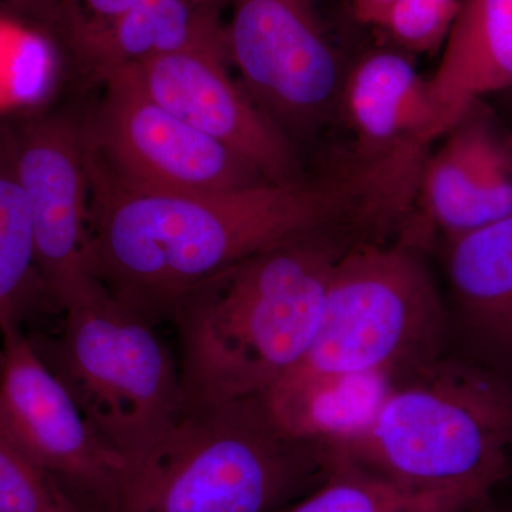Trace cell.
<instances>
[{
  "label": "cell",
  "mask_w": 512,
  "mask_h": 512,
  "mask_svg": "<svg viewBox=\"0 0 512 512\" xmlns=\"http://www.w3.org/2000/svg\"><path fill=\"white\" fill-rule=\"evenodd\" d=\"M461 0H394L380 28L414 53L433 52L446 42Z\"/></svg>",
  "instance_id": "obj_21"
},
{
  "label": "cell",
  "mask_w": 512,
  "mask_h": 512,
  "mask_svg": "<svg viewBox=\"0 0 512 512\" xmlns=\"http://www.w3.org/2000/svg\"><path fill=\"white\" fill-rule=\"evenodd\" d=\"M332 447L326 480L311 494L278 512H470L493 497L497 481L419 485L396 480L356 463Z\"/></svg>",
  "instance_id": "obj_18"
},
{
  "label": "cell",
  "mask_w": 512,
  "mask_h": 512,
  "mask_svg": "<svg viewBox=\"0 0 512 512\" xmlns=\"http://www.w3.org/2000/svg\"><path fill=\"white\" fill-rule=\"evenodd\" d=\"M424 161L419 188L424 229L450 241L512 212V136L473 104Z\"/></svg>",
  "instance_id": "obj_12"
},
{
  "label": "cell",
  "mask_w": 512,
  "mask_h": 512,
  "mask_svg": "<svg viewBox=\"0 0 512 512\" xmlns=\"http://www.w3.org/2000/svg\"><path fill=\"white\" fill-rule=\"evenodd\" d=\"M340 450L419 485L512 476V377L467 356H439L404 377L373 423Z\"/></svg>",
  "instance_id": "obj_4"
},
{
  "label": "cell",
  "mask_w": 512,
  "mask_h": 512,
  "mask_svg": "<svg viewBox=\"0 0 512 512\" xmlns=\"http://www.w3.org/2000/svg\"><path fill=\"white\" fill-rule=\"evenodd\" d=\"M444 333L446 315L421 247L402 237L362 239L336 262L311 348L282 377H406L443 355Z\"/></svg>",
  "instance_id": "obj_6"
},
{
  "label": "cell",
  "mask_w": 512,
  "mask_h": 512,
  "mask_svg": "<svg viewBox=\"0 0 512 512\" xmlns=\"http://www.w3.org/2000/svg\"><path fill=\"white\" fill-rule=\"evenodd\" d=\"M343 93L346 114L365 160L403 147H429L450 130L429 80L399 53L367 56L349 74Z\"/></svg>",
  "instance_id": "obj_15"
},
{
  "label": "cell",
  "mask_w": 512,
  "mask_h": 512,
  "mask_svg": "<svg viewBox=\"0 0 512 512\" xmlns=\"http://www.w3.org/2000/svg\"><path fill=\"white\" fill-rule=\"evenodd\" d=\"M470 512H512V508L504 504L495 503L493 497H490L487 501H484L483 504L478 505V507Z\"/></svg>",
  "instance_id": "obj_25"
},
{
  "label": "cell",
  "mask_w": 512,
  "mask_h": 512,
  "mask_svg": "<svg viewBox=\"0 0 512 512\" xmlns=\"http://www.w3.org/2000/svg\"><path fill=\"white\" fill-rule=\"evenodd\" d=\"M332 447L295 439L262 396L185 404L124 476L123 512H278L328 477Z\"/></svg>",
  "instance_id": "obj_3"
},
{
  "label": "cell",
  "mask_w": 512,
  "mask_h": 512,
  "mask_svg": "<svg viewBox=\"0 0 512 512\" xmlns=\"http://www.w3.org/2000/svg\"><path fill=\"white\" fill-rule=\"evenodd\" d=\"M16 160L35 229L36 262L52 308L99 298L90 252V191L82 131L66 114H42L13 127Z\"/></svg>",
  "instance_id": "obj_9"
},
{
  "label": "cell",
  "mask_w": 512,
  "mask_h": 512,
  "mask_svg": "<svg viewBox=\"0 0 512 512\" xmlns=\"http://www.w3.org/2000/svg\"><path fill=\"white\" fill-rule=\"evenodd\" d=\"M225 0H143L116 18L92 20L62 2L52 29L96 79L117 67L147 62L227 37Z\"/></svg>",
  "instance_id": "obj_13"
},
{
  "label": "cell",
  "mask_w": 512,
  "mask_h": 512,
  "mask_svg": "<svg viewBox=\"0 0 512 512\" xmlns=\"http://www.w3.org/2000/svg\"><path fill=\"white\" fill-rule=\"evenodd\" d=\"M403 379L383 372L282 377L262 399L272 419L289 436L340 446L373 423Z\"/></svg>",
  "instance_id": "obj_17"
},
{
  "label": "cell",
  "mask_w": 512,
  "mask_h": 512,
  "mask_svg": "<svg viewBox=\"0 0 512 512\" xmlns=\"http://www.w3.org/2000/svg\"><path fill=\"white\" fill-rule=\"evenodd\" d=\"M508 92H510V90H508Z\"/></svg>",
  "instance_id": "obj_27"
},
{
  "label": "cell",
  "mask_w": 512,
  "mask_h": 512,
  "mask_svg": "<svg viewBox=\"0 0 512 512\" xmlns=\"http://www.w3.org/2000/svg\"><path fill=\"white\" fill-rule=\"evenodd\" d=\"M225 3L229 59L245 92L285 134L318 123L338 96L340 73L311 0Z\"/></svg>",
  "instance_id": "obj_10"
},
{
  "label": "cell",
  "mask_w": 512,
  "mask_h": 512,
  "mask_svg": "<svg viewBox=\"0 0 512 512\" xmlns=\"http://www.w3.org/2000/svg\"><path fill=\"white\" fill-rule=\"evenodd\" d=\"M365 239L323 232L229 266L175 306L184 403L264 396L311 348L333 268Z\"/></svg>",
  "instance_id": "obj_2"
},
{
  "label": "cell",
  "mask_w": 512,
  "mask_h": 512,
  "mask_svg": "<svg viewBox=\"0 0 512 512\" xmlns=\"http://www.w3.org/2000/svg\"><path fill=\"white\" fill-rule=\"evenodd\" d=\"M103 96L80 124L87 177L141 194H197L271 183L254 164L161 106L137 64L101 79Z\"/></svg>",
  "instance_id": "obj_7"
},
{
  "label": "cell",
  "mask_w": 512,
  "mask_h": 512,
  "mask_svg": "<svg viewBox=\"0 0 512 512\" xmlns=\"http://www.w3.org/2000/svg\"><path fill=\"white\" fill-rule=\"evenodd\" d=\"M13 9L20 15L32 19L33 22L42 25V28L50 29L55 23L62 0H8Z\"/></svg>",
  "instance_id": "obj_23"
},
{
  "label": "cell",
  "mask_w": 512,
  "mask_h": 512,
  "mask_svg": "<svg viewBox=\"0 0 512 512\" xmlns=\"http://www.w3.org/2000/svg\"><path fill=\"white\" fill-rule=\"evenodd\" d=\"M143 0H63L67 6L92 20L116 18Z\"/></svg>",
  "instance_id": "obj_22"
},
{
  "label": "cell",
  "mask_w": 512,
  "mask_h": 512,
  "mask_svg": "<svg viewBox=\"0 0 512 512\" xmlns=\"http://www.w3.org/2000/svg\"><path fill=\"white\" fill-rule=\"evenodd\" d=\"M50 306L36 262L35 229L16 160L13 127L0 126V330L23 328Z\"/></svg>",
  "instance_id": "obj_19"
},
{
  "label": "cell",
  "mask_w": 512,
  "mask_h": 512,
  "mask_svg": "<svg viewBox=\"0 0 512 512\" xmlns=\"http://www.w3.org/2000/svg\"><path fill=\"white\" fill-rule=\"evenodd\" d=\"M0 423L86 512H123L124 464L101 443L20 326L0 330Z\"/></svg>",
  "instance_id": "obj_8"
},
{
  "label": "cell",
  "mask_w": 512,
  "mask_h": 512,
  "mask_svg": "<svg viewBox=\"0 0 512 512\" xmlns=\"http://www.w3.org/2000/svg\"><path fill=\"white\" fill-rule=\"evenodd\" d=\"M394 0H353L356 18L365 25L382 26Z\"/></svg>",
  "instance_id": "obj_24"
},
{
  "label": "cell",
  "mask_w": 512,
  "mask_h": 512,
  "mask_svg": "<svg viewBox=\"0 0 512 512\" xmlns=\"http://www.w3.org/2000/svg\"><path fill=\"white\" fill-rule=\"evenodd\" d=\"M228 37L137 63L150 96L254 164L271 183L302 180L289 137L229 74Z\"/></svg>",
  "instance_id": "obj_11"
},
{
  "label": "cell",
  "mask_w": 512,
  "mask_h": 512,
  "mask_svg": "<svg viewBox=\"0 0 512 512\" xmlns=\"http://www.w3.org/2000/svg\"><path fill=\"white\" fill-rule=\"evenodd\" d=\"M409 184L399 154L328 180L197 194H141L89 180L94 276L114 301L158 326L188 293L249 256L323 232L379 231Z\"/></svg>",
  "instance_id": "obj_1"
},
{
  "label": "cell",
  "mask_w": 512,
  "mask_h": 512,
  "mask_svg": "<svg viewBox=\"0 0 512 512\" xmlns=\"http://www.w3.org/2000/svg\"><path fill=\"white\" fill-rule=\"evenodd\" d=\"M0 512H86L0 423Z\"/></svg>",
  "instance_id": "obj_20"
},
{
  "label": "cell",
  "mask_w": 512,
  "mask_h": 512,
  "mask_svg": "<svg viewBox=\"0 0 512 512\" xmlns=\"http://www.w3.org/2000/svg\"><path fill=\"white\" fill-rule=\"evenodd\" d=\"M448 278L467 357L512 377V212L453 239Z\"/></svg>",
  "instance_id": "obj_14"
},
{
  "label": "cell",
  "mask_w": 512,
  "mask_h": 512,
  "mask_svg": "<svg viewBox=\"0 0 512 512\" xmlns=\"http://www.w3.org/2000/svg\"><path fill=\"white\" fill-rule=\"evenodd\" d=\"M63 313L56 333H32L30 343L126 476L180 416L178 363L157 326L109 293Z\"/></svg>",
  "instance_id": "obj_5"
},
{
  "label": "cell",
  "mask_w": 512,
  "mask_h": 512,
  "mask_svg": "<svg viewBox=\"0 0 512 512\" xmlns=\"http://www.w3.org/2000/svg\"><path fill=\"white\" fill-rule=\"evenodd\" d=\"M429 84L450 130L483 97L512 90V0H461Z\"/></svg>",
  "instance_id": "obj_16"
},
{
  "label": "cell",
  "mask_w": 512,
  "mask_h": 512,
  "mask_svg": "<svg viewBox=\"0 0 512 512\" xmlns=\"http://www.w3.org/2000/svg\"><path fill=\"white\" fill-rule=\"evenodd\" d=\"M2 22H3V18H0V30H2Z\"/></svg>",
  "instance_id": "obj_26"
}]
</instances>
